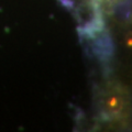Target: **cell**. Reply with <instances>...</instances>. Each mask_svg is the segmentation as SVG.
Returning <instances> with one entry per match:
<instances>
[{
  "label": "cell",
  "mask_w": 132,
  "mask_h": 132,
  "mask_svg": "<svg viewBox=\"0 0 132 132\" xmlns=\"http://www.w3.org/2000/svg\"><path fill=\"white\" fill-rule=\"evenodd\" d=\"M127 97L122 89L111 87L107 89L101 99V108L104 113L109 118H118L126 111Z\"/></svg>",
  "instance_id": "cell-1"
},
{
  "label": "cell",
  "mask_w": 132,
  "mask_h": 132,
  "mask_svg": "<svg viewBox=\"0 0 132 132\" xmlns=\"http://www.w3.org/2000/svg\"><path fill=\"white\" fill-rule=\"evenodd\" d=\"M123 45L128 50L132 51V30L128 31L125 34V36H123Z\"/></svg>",
  "instance_id": "cell-2"
}]
</instances>
